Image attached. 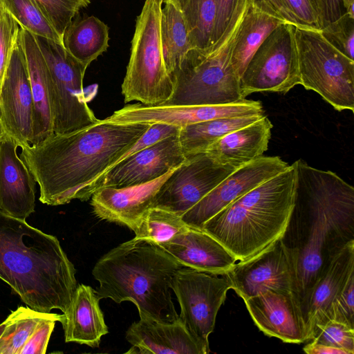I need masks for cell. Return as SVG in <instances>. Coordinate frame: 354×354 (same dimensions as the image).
Instances as JSON below:
<instances>
[{
	"mask_svg": "<svg viewBox=\"0 0 354 354\" xmlns=\"http://www.w3.org/2000/svg\"><path fill=\"white\" fill-rule=\"evenodd\" d=\"M0 279L42 313H65L77 286L75 267L56 236L1 211Z\"/></svg>",
	"mask_w": 354,
	"mask_h": 354,
	"instance_id": "obj_3",
	"label": "cell"
},
{
	"mask_svg": "<svg viewBox=\"0 0 354 354\" xmlns=\"http://www.w3.org/2000/svg\"><path fill=\"white\" fill-rule=\"evenodd\" d=\"M2 8H3V5L0 2V16H1V11H2Z\"/></svg>",
	"mask_w": 354,
	"mask_h": 354,
	"instance_id": "obj_48",
	"label": "cell"
},
{
	"mask_svg": "<svg viewBox=\"0 0 354 354\" xmlns=\"http://www.w3.org/2000/svg\"><path fill=\"white\" fill-rule=\"evenodd\" d=\"M250 6L251 0H239L221 37L208 47L194 48L187 53L174 75V92L165 104L219 105L245 100L232 55L237 33Z\"/></svg>",
	"mask_w": 354,
	"mask_h": 354,
	"instance_id": "obj_6",
	"label": "cell"
},
{
	"mask_svg": "<svg viewBox=\"0 0 354 354\" xmlns=\"http://www.w3.org/2000/svg\"><path fill=\"white\" fill-rule=\"evenodd\" d=\"M294 205L281 240L292 254L304 319L310 293L332 260L354 241V188L331 171L294 162Z\"/></svg>",
	"mask_w": 354,
	"mask_h": 354,
	"instance_id": "obj_1",
	"label": "cell"
},
{
	"mask_svg": "<svg viewBox=\"0 0 354 354\" xmlns=\"http://www.w3.org/2000/svg\"><path fill=\"white\" fill-rule=\"evenodd\" d=\"M303 350L308 354H348L344 350L316 343L313 341H310V342L304 347Z\"/></svg>",
	"mask_w": 354,
	"mask_h": 354,
	"instance_id": "obj_44",
	"label": "cell"
},
{
	"mask_svg": "<svg viewBox=\"0 0 354 354\" xmlns=\"http://www.w3.org/2000/svg\"><path fill=\"white\" fill-rule=\"evenodd\" d=\"M182 267L159 245L134 237L101 257L92 275L99 282L95 292L100 300L129 301L140 319L171 323L179 319L171 282Z\"/></svg>",
	"mask_w": 354,
	"mask_h": 354,
	"instance_id": "obj_4",
	"label": "cell"
},
{
	"mask_svg": "<svg viewBox=\"0 0 354 354\" xmlns=\"http://www.w3.org/2000/svg\"><path fill=\"white\" fill-rule=\"evenodd\" d=\"M296 26L321 30L324 26V0H282Z\"/></svg>",
	"mask_w": 354,
	"mask_h": 354,
	"instance_id": "obj_38",
	"label": "cell"
},
{
	"mask_svg": "<svg viewBox=\"0 0 354 354\" xmlns=\"http://www.w3.org/2000/svg\"><path fill=\"white\" fill-rule=\"evenodd\" d=\"M320 32L333 46L354 60V15L344 13Z\"/></svg>",
	"mask_w": 354,
	"mask_h": 354,
	"instance_id": "obj_37",
	"label": "cell"
},
{
	"mask_svg": "<svg viewBox=\"0 0 354 354\" xmlns=\"http://www.w3.org/2000/svg\"><path fill=\"white\" fill-rule=\"evenodd\" d=\"M5 326H6L5 321H3L1 324H0V336L1 335V334L4 330Z\"/></svg>",
	"mask_w": 354,
	"mask_h": 354,
	"instance_id": "obj_47",
	"label": "cell"
},
{
	"mask_svg": "<svg viewBox=\"0 0 354 354\" xmlns=\"http://www.w3.org/2000/svg\"><path fill=\"white\" fill-rule=\"evenodd\" d=\"M21 26L3 7L0 16V88Z\"/></svg>",
	"mask_w": 354,
	"mask_h": 354,
	"instance_id": "obj_39",
	"label": "cell"
},
{
	"mask_svg": "<svg viewBox=\"0 0 354 354\" xmlns=\"http://www.w3.org/2000/svg\"><path fill=\"white\" fill-rule=\"evenodd\" d=\"M300 84L313 90L335 109L354 111V60L348 58L319 30L295 28Z\"/></svg>",
	"mask_w": 354,
	"mask_h": 354,
	"instance_id": "obj_8",
	"label": "cell"
},
{
	"mask_svg": "<svg viewBox=\"0 0 354 354\" xmlns=\"http://www.w3.org/2000/svg\"><path fill=\"white\" fill-rule=\"evenodd\" d=\"M186 157L178 135L164 138L114 165L102 187H124L149 183L179 167Z\"/></svg>",
	"mask_w": 354,
	"mask_h": 354,
	"instance_id": "obj_17",
	"label": "cell"
},
{
	"mask_svg": "<svg viewBox=\"0 0 354 354\" xmlns=\"http://www.w3.org/2000/svg\"><path fill=\"white\" fill-rule=\"evenodd\" d=\"M6 134V131H5L4 127L2 124V122L0 120V142L5 137Z\"/></svg>",
	"mask_w": 354,
	"mask_h": 354,
	"instance_id": "obj_46",
	"label": "cell"
},
{
	"mask_svg": "<svg viewBox=\"0 0 354 354\" xmlns=\"http://www.w3.org/2000/svg\"><path fill=\"white\" fill-rule=\"evenodd\" d=\"M188 227L180 216L160 207H153L144 215L133 232L135 238L160 245L185 232Z\"/></svg>",
	"mask_w": 354,
	"mask_h": 354,
	"instance_id": "obj_33",
	"label": "cell"
},
{
	"mask_svg": "<svg viewBox=\"0 0 354 354\" xmlns=\"http://www.w3.org/2000/svg\"><path fill=\"white\" fill-rule=\"evenodd\" d=\"M251 6L283 22L296 26L292 16L282 0H251Z\"/></svg>",
	"mask_w": 354,
	"mask_h": 354,
	"instance_id": "obj_41",
	"label": "cell"
},
{
	"mask_svg": "<svg viewBox=\"0 0 354 354\" xmlns=\"http://www.w3.org/2000/svg\"><path fill=\"white\" fill-rule=\"evenodd\" d=\"M237 168L207 152L187 156L158 192L153 207L182 216Z\"/></svg>",
	"mask_w": 354,
	"mask_h": 354,
	"instance_id": "obj_12",
	"label": "cell"
},
{
	"mask_svg": "<svg viewBox=\"0 0 354 354\" xmlns=\"http://www.w3.org/2000/svg\"><path fill=\"white\" fill-rule=\"evenodd\" d=\"M295 26L280 24L254 53L240 78L243 99L257 92L286 93L300 84Z\"/></svg>",
	"mask_w": 354,
	"mask_h": 354,
	"instance_id": "obj_10",
	"label": "cell"
},
{
	"mask_svg": "<svg viewBox=\"0 0 354 354\" xmlns=\"http://www.w3.org/2000/svg\"><path fill=\"white\" fill-rule=\"evenodd\" d=\"M34 37L49 71L53 132L69 133L97 122L99 120L88 106L83 89L87 66L70 54L62 43Z\"/></svg>",
	"mask_w": 354,
	"mask_h": 354,
	"instance_id": "obj_9",
	"label": "cell"
},
{
	"mask_svg": "<svg viewBox=\"0 0 354 354\" xmlns=\"http://www.w3.org/2000/svg\"><path fill=\"white\" fill-rule=\"evenodd\" d=\"M95 290L89 286H77L71 304L60 323L66 342L97 347L101 337L109 333Z\"/></svg>",
	"mask_w": 354,
	"mask_h": 354,
	"instance_id": "obj_25",
	"label": "cell"
},
{
	"mask_svg": "<svg viewBox=\"0 0 354 354\" xmlns=\"http://www.w3.org/2000/svg\"><path fill=\"white\" fill-rule=\"evenodd\" d=\"M176 169L154 180L140 185L100 187L91 196L93 213L102 220L126 226L134 231L144 215L153 207L162 185Z\"/></svg>",
	"mask_w": 354,
	"mask_h": 354,
	"instance_id": "obj_18",
	"label": "cell"
},
{
	"mask_svg": "<svg viewBox=\"0 0 354 354\" xmlns=\"http://www.w3.org/2000/svg\"><path fill=\"white\" fill-rule=\"evenodd\" d=\"M264 114L233 118H219L181 127L178 139L185 157L205 152L220 138L236 129L247 126Z\"/></svg>",
	"mask_w": 354,
	"mask_h": 354,
	"instance_id": "obj_29",
	"label": "cell"
},
{
	"mask_svg": "<svg viewBox=\"0 0 354 354\" xmlns=\"http://www.w3.org/2000/svg\"><path fill=\"white\" fill-rule=\"evenodd\" d=\"M62 315H54L41 321L28 339L19 354H44L56 322H61Z\"/></svg>",
	"mask_w": 354,
	"mask_h": 354,
	"instance_id": "obj_40",
	"label": "cell"
},
{
	"mask_svg": "<svg viewBox=\"0 0 354 354\" xmlns=\"http://www.w3.org/2000/svg\"><path fill=\"white\" fill-rule=\"evenodd\" d=\"M150 126L99 120L24 147L20 158L39 185L42 203L55 206L74 199L84 201L102 187L106 174Z\"/></svg>",
	"mask_w": 354,
	"mask_h": 354,
	"instance_id": "obj_2",
	"label": "cell"
},
{
	"mask_svg": "<svg viewBox=\"0 0 354 354\" xmlns=\"http://www.w3.org/2000/svg\"><path fill=\"white\" fill-rule=\"evenodd\" d=\"M19 25L34 35L62 44L57 34L35 0H0Z\"/></svg>",
	"mask_w": 354,
	"mask_h": 354,
	"instance_id": "obj_34",
	"label": "cell"
},
{
	"mask_svg": "<svg viewBox=\"0 0 354 354\" xmlns=\"http://www.w3.org/2000/svg\"><path fill=\"white\" fill-rule=\"evenodd\" d=\"M239 0H217V15L213 36V43L223 34Z\"/></svg>",
	"mask_w": 354,
	"mask_h": 354,
	"instance_id": "obj_42",
	"label": "cell"
},
{
	"mask_svg": "<svg viewBox=\"0 0 354 354\" xmlns=\"http://www.w3.org/2000/svg\"><path fill=\"white\" fill-rule=\"evenodd\" d=\"M295 164L221 209L202 227L237 259L250 258L279 239L294 205Z\"/></svg>",
	"mask_w": 354,
	"mask_h": 354,
	"instance_id": "obj_5",
	"label": "cell"
},
{
	"mask_svg": "<svg viewBox=\"0 0 354 354\" xmlns=\"http://www.w3.org/2000/svg\"><path fill=\"white\" fill-rule=\"evenodd\" d=\"M33 102L32 138L30 145L40 143L53 134V118L50 92V74L34 35L21 26Z\"/></svg>",
	"mask_w": 354,
	"mask_h": 354,
	"instance_id": "obj_24",
	"label": "cell"
},
{
	"mask_svg": "<svg viewBox=\"0 0 354 354\" xmlns=\"http://www.w3.org/2000/svg\"><path fill=\"white\" fill-rule=\"evenodd\" d=\"M227 275L232 289L243 300L271 290L292 295L299 306L294 259L281 239L256 255L238 261Z\"/></svg>",
	"mask_w": 354,
	"mask_h": 354,
	"instance_id": "obj_13",
	"label": "cell"
},
{
	"mask_svg": "<svg viewBox=\"0 0 354 354\" xmlns=\"http://www.w3.org/2000/svg\"><path fill=\"white\" fill-rule=\"evenodd\" d=\"M161 46L167 72L174 77L185 55L193 48L182 11L171 2L161 10Z\"/></svg>",
	"mask_w": 354,
	"mask_h": 354,
	"instance_id": "obj_30",
	"label": "cell"
},
{
	"mask_svg": "<svg viewBox=\"0 0 354 354\" xmlns=\"http://www.w3.org/2000/svg\"><path fill=\"white\" fill-rule=\"evenodd\" d=\"M132 345L127 352L141 354H207L209 347L196 339L180 319L171 323L142 319L125 335Z\"/></svg>",
	"mask_w": 354,
	"mask_h": 354,
	"instance_id": "obj_21",
	"label": "cell"
},
{
	"mask_svg": "<svg viewBox=\"0 0 354 354\" xmlns=\"http://www.w3.org/2000/svg\"><path fill=\"white\" fill-rule=\"evenodd\" d=\"M243 301L254 323L265 335L290 344L307 342L301 313L292 295L266 290Z\"/></svg>",
	"mask_w": 354,
	"mask_h": 354,
	"instance_id": "obj_19",
	"label": "cell"
},
{
	"mask_svg": "<svg viewBox=\"0 0 354 354\" xmlns=\"http://www.w3.org/2000/svg\"><path fill=\"white\" fill-rule=\"evenodd\" d=\"M171 288L180 307V319L196 339L209 347V336L217 313L232 288L227 274H213L182 267L173 277Z\"/></svg>",
	"mask_w": 354,
	"mask_h": 354,
	"instance_id": "obj_11",
	"label": "cell"
},
{
	"mask_svg": "<svg viewBox=\"0 0 354 354\" xmlns=\"http://www.w3.org/2000/svg\"><path fill=\"white\" fill-rule=\"evenodd\" d=\"M281 23L285 22L250 6L237 33L232 55V66L240 78L254 53Z\"/></svg>",
	"mask_w": 354,
	"mask_h": 354,
	"instance_id": "obj_28",
	"label": "cell"
},
{
	"mask_svg": "<svg viewBox=\"0 0 354 354\" xmlns=\"http://www.w3.org/2000/svg\"><path fill=\"white\" fill-rule=\"evenodd\" d=\"M324 26L333 22L344 13L354 15V0H324Z\"/></svg>",
	"mask_w": 354,
	"mask_h": 354,
	"instance_id": "obj_43",
	"label": "cell"
},
{
	"mask_svg": "<svg viewBox=\"0 0 354 354\" xmlns=\"http://www.w3.org/2000/svg\"><path fill=\"white\" fill-rule=\"evenodd\" d=\"M272 127L268 117L263 115L220 138L205 152L221 164L240 167L267 151Z\"/></svg>",
	"mask_w": 354,
	"mask_h": 354,
	"instance_id": "obj_26",
	"label": "cell"
},
{
	"mask_svg": "<svg viewBox=\"0 0 354 354\" xmlns=\"http://www.w3.org/2000/svg\"><path fill=\"white\" fill-rule=\"evenodd\" d=\"M62 39L64 32L79 11L87 7L90 0H35Z\"/></svg>",
	"mask_w": 354,
	"mask_h": 354,
	"instance_id": "obj_36",
	"label": "cell"
},
{
	"mask_svg": "<svg viewBox=\"0 0 354 354\" xmlns=\"http://www.w3.org/2000/svg\"><path fill=\"white\" fill-rule=\"evenodd\" d=\"M159 246L183 267L213 274H227L238 261L209 234L189 226Z\"/></svg>",
	"mask_w": 354,
	"mask_h": 354,
	"instance_id": "obj_22",
	"label": "cell"
},
{
	"mask_svg": "<svg viewBox=\"0 0 354 354\" xmlns=\"http://www.w3.org/2000/svg\"><path fill=\"white\" fill-rule=\"evenodd\" d=\"M353 274L354 241L346 245L335 257L310 293L304 317L307 341L310 340L315 326L328 316Z\"/></svg>",
	"mask_w": 354,
	"mask_h": 354,
	"instance_id": "obj_23",
	"label": "cell"
},
{
	"mask_svg": "<svg viewBox=\"0 0 354 354\" xmlns=\"http://www.w3.org/2000/svg\"><path fill=\"white\" fill-rule=\"evenodd\" d=\"M289 165L279 156H260L241 166L182 216L189 227L202 229L210 218Z\"/></svg>",
	"mask_w": 354,
	"mask_h": 354,
	"instance_id": "obj_15",
	"label": "cell"
},
{
	"mask_svg": "<svg viewBox=\"0 0 354 354\" xmlns=\"http://www.w3.org/2000/svg\"><path fill=\"white\" fill-rule=\"evenodd\" d=\"M32 113L30 82L20 29L0 88V120L6 134L21 148L31 145Z\"/></svg>",
	"mask_w": 354,
	"mask_h": 354,
	"instance_id": "obj_14",
	"label": "cell"
},
{
	"mask_svg": "<svg viewBox=\"0 0 354 354\" xmlns=\"http://www.w3.org/2000/svg\"><path fill=\"white\" fill-rule=\"evenodd\" d=\"M18 147L7 134L0 142V211L26 221L35 212L36 181L17 156Z\"/></svg>",
	"mask_w": 354,
	"mask_h": 354,
	"instance_id": "obj_20",
	"label": "cell"
},
{
	"mask_svg": "<svg viewBox=\"0 0 354 354\" xmlns=\"http://www.w3.org/2000/svg\"><path fill=\"white\" fill-rule=\"evenodd\" d=\"M182 12L193 48H205L212 45L217 0H187Z\"/></svg>",
	"mask_w": 354,
	"mask_h": 354,
	"instance_id": "obj_32",
	"label": "cell"
},
{
	"mask_svg": "<svg viewBox=\"0 0 354 354\" xmlns=\"http://www.w3.org/2000/svg\"><path fill=\"white\" fill-rule=\"evenodd\" d=\"M187 0H163V3L171 2L178 8L181 11L184 8Z\"/></svg>",
	"mask_w": 354,
	"mask_h": 354,
	"instance_id": "obj_45",
	"label": "cell"
},
{
	"mask_svg": "<svg viewBox=\"0 0 354 354\" xmlns=\"http://www.w3.org/2000/svg\"><path fill=\"white\" fill-rule=\"evenodd\" d=\"M53 315L28 306H19L4 320L6 326L0 336V354H19L37 325Z\"/></svg>",
	"mask_w": 354,
	"mask_h": 354,
	"instance_id": "obj_31",
	"label": "cell"
},
{
	"mask_svg": "<svg viewBox=\"0 0 354 354\" xmlns=\"http://www.w3.org/2000/svg\"><path fill=\"white\" fill-rule=\"evenodd\" d=\"M162 3L163 0H145L136 18L130 59L122 84L126 103L137 101L145 105H160L173 94L174 80L166 69L161 46Z\"/></svg>",
	"mask_w": 354,
	"mask_h": 354,
	"instance_id": "obj_7",
	"label": "cell"
},
{
	"mask_svg": "<svg viewBox=\"0 0 354 354\" xmlns=\"http://www.w3.org/2000/svg\"><path fill=\"white\" fill-rule=\"evenodd\" d=\"M316 343L354 353V326L346 322L330 318L315 326L310 339Z\"/></svg>",
	"mask_w": 354,
	"mask_h": 354,
	"instance_id": "obj_35",
	"label": "cell"
},
{
	"mask_svg": "<svg viewBox=\"0 0 354 354\" xmlns=\"http://www.w3.org/2000/svg\"><path fill=\"white\" fill-rule=\"evenodd\" d=\"M109 27L93 15L79 13L66 28L62 44L75 59L87 67L109 48Z\"/></svg>",
	"mask_w": 354,
	"mask_h": 354,
	"instance_id": "obj_27",
	"label": "cell"
},
{
	"mask_svg": "<svg viewBox=\"0 0 354 354\" xmlns=\"http://www.w3.org/2000/svg\"><path fill=\"white\" fill-rule=\"evenodd\" d=\"M261 102L243 100L219 105H178L163 104H128L104 119L114 123H164L177 127L198 123L219 118H233L263 114Z\"/></svg>",
	"mask_w": 354,
	"mask_h": 354,
	"instance_id": "obj_16",
	"label": "cell"
}]
</instances>
